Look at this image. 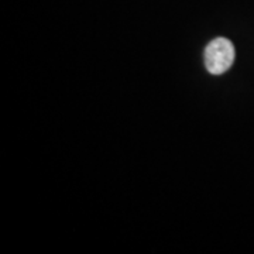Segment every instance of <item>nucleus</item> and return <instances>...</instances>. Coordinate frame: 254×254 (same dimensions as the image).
<instances>
[{
  "label": "nucleus",
  "instance_id": "nucleus-1",
  "mask_svg": "<svg viewBox=\"0 0 254 254\" xmlns=\"http://www.w3.org/2000/svg\"><path fill=\"white\" fill-rule=\"evenodd\" d=\"M235 63V47L223 37L215 38L205 48V66L212 75H220Z\"/></svg>",
  "mask_w": 254,
  "mask_h": 254
}]
</instances>
